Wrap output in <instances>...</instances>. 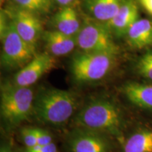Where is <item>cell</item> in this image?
<instances>
[{"label":"cell","mask_w":152,"mask_h":152,"mask_svg":"<svg viewBox=\"0 0 152 152\" xmlns=\"http://www.w3.org/2000/svg\"><path fill=\"white\" fill-rule=\"evenodd\" d=\"M77 128L96 131L107 135L121 136L123 118L116 104L106 99L90 101L74 118Z\"/></svg>","instance_id":"cell-1"},{"label":"cell","mask_w":152,"mask_h":152,"mask_svg":"<svg viewBox=\"0 0 152 152\" xmlns=\"http://www.w3.org/2000/svg\"><path fill=\"white\" fill-rule=\"evenodd\" d=\"M77 99L70 91L56 88L42 90L34 100L33 114L42 123L59 126L75 113Z\"/></svg>","instance_id":"cell-2"},{"label":"cell","mask_w":152,"mask_h":152,"mask_svg":"<svg viewBox=\"0 0 152 152\" xmlns=\"http://www.w3.org/2000/svg\"><path fill=\"white\" fill-rule=\"evenodd\" d=\"M0 18L1 66L9 70L23 68L37 55L36 47L26 42L18 35L4 10L1 11Z\"/></svg>","instance_id":"cell-3"},{"label":"cell","mask_w":152,"mask_h":152,"mask_svg":"<svg viewBox=\"0 0 152 152\" xmlns=\"http://www.w3.org/2000/svg\"><path fill=\"white\" fill-rule=\"evenodd\" d=\"M34 93L30 87L4 83L1 87L0 111L9 126H18L33 113Z\"/></svg>","instance_id":"cell-4"},{"label":"cell","mask_w":152,"mask_h":152,"mask_svg":"<svg viewBox=\"0 0 152 152\" xmlns=\"http://www.w3.org/2000/svg\"><path fill=\"white\" fill-rule=\"evenodd\" d=\"M116 56L106 53H77L71 59L72 75L80 83L100 80L111 71Z\"/></svg>","instance_id":"cell-5"},{"label":"cell","mask_w":152,"mask_h":152,"mask_svg":"<svg viewBox=\"0 0 152 152\" xmlns=\"http://www.w3.org/2000/svg\"><path fill=\"white\" fill-rule=\"evenodd\" d=\"M112 35L105 23L87 19L75 36L77 46L82 52L117 55L119 49Z\"/></svg>","instance_id":"cell-6"},{"label":"cell","mask_w":152,"mask_h":152,"mask_svg":"<svg viewBox=\"0 0 152 152\" xmlns=\"http://www.w3.org/2000/svg\"><path fill=\"white\" fill-rule=\"evenodd\" d=\"M5 12L14 24L18 35L26 42L36 47L42 33V23L36 14L18 6L9 7Z\"/></svg>","instance_id":"cell-7"},{"label":"cell","mask_w":152,"mask_h":152,"mask_svg":"<svg viewBox=\"0 0 152 152\" xmlns=\"http://www.w3.org/2000/svg\"><path fill=\"white\" fill-rule=\"evenodd\" d=\"M71 152H111L109 135L88 129L77 128L68 140Z\"/></svg>","instance_id":"cell-8"},{"label":"cell","mask_w":152,"mask_h":152,"mask_svg":"<svg viewBox=\"0 0 152 152\" xmlns=\"http://www.w3.org/2000/svg\"><path fill=\"white\" fill-rule=\"evenodd\" d=\"M55 58L48 52L37 54L17 73L13 83L18 86L30 87L54 67Z\"/></svg>","instance_id":"cell-9"},{"label":"cell","mask_w":152,"mask_h":152,"mask_svg":"<svg viewBox=\"0 0 152 152\" xmlns=\"http://www.w3.org/2000/svg\"><path fill=\"white\" fill-rule=\"evenodd\" d=\"M137 6L133 0H123L115 16L106 26L112 34L121 37L126 35L130 26L138 20Z\"/></svg>","instance_id":"cell-10"},{"label":"cell","mask_w":152,"mask_h":152,"mask_svg":"<svg viewBox=\"0 0 152 152\" xmlns=\"http://www.w3.org/2000/svg\"><path fill=\"white\" fill-rule=\"evenodd\" d=\"M123 1V0H83V4L93 20L106 23L115 16Z\"/></svg>","instance_id":"cell-11"},{"label":"cell","mask_w":152,"mask_h":152,"mask_svg":"<svg viewBox=\"0 0 152 152\" xmlns=\"http://www.w3.org/2000/svg\"><path fill=\"white\" fill-rule=\"evenodd\" d=\"M44 40L49 53L54 56L69 54L77 46L75 37L65 35L56 30L45 32Z\"/></svg>","instance_id":"cell-12"},{"label":"cell","mask_w":152,"mask_h":152,"mask_svg":"<svg viewBox=\"0 0 152 152\" xmlns=\"http://www.w3.org/2000/svg\"><path fill=\"white\" fill-rule=\"evenodd\" d=\"M127 40L133 48L143 49L152 45V20L138 19L126 33Z\"/></svg>","instance_id":"cell-13"},{"label":"cell","mask_w":152,"mask_h":152,"mask_svg":"<svg viewBox=\"0 0 152 152\" xmlns=\"http://www.w3.org/2000/svg\"><path fill=\"white\" fill-rule=\"evenodd\" d=\"M122 92L131 103L142 109L152 110V85L128 83Z\"/></svg>","instance_id":"cell-14"},{"label":"cell","mask_w":152,"mask_h":152,"mask_svg":"<svg viewBox=\"0 0 152 152\" xmlns=\"http://www.w3.org/2000/svg\"><path fill=\"white\" fill-rule=\"evenodd\" d=\"M56 30L65 35L75 37L81 28L76 11L71 6L64 7L55 14L53 20Z\"/></svg>","instance_id":"cell-15"},{"label":"cell","mask_w":152,"mask_h":152,"mask_svg":"<svg viewBox=\"0 0 152 152\" xmlns=\"http://www.w3.org/2000/svg\"><path fill=\"white\" fill-rule=\"evenodd\" d=\"M124 152H152V131L142 130L125 142Z\"/></svg>","instance_id":"cell-16"},{"label":"cell","mask_w":152,"mask_h":152,"mask_svg":"<svg viewBox=\"0 0 152 152\" xmlns=\"http://www.w3.org/2000/svg\"><path fill=\"white\" fill-rule=\"evenodd\" d=\"M137 68L142 76L152 80V52L145 53L140 58Z\"/></svg>","instance_id":"cell-17"},{"label":"cell","mask_w":152,"mask_h":152,"mask_svg":"<svg viewBox=\"0 0 152 152\" xmlns=\"http://www.w3.org/2000/svg\"><path fill=\"white\" fill-rule=\"evenodd\" d=\"M22 141L26 146V148H31L37 145V140L34 134L33 128H24L20 131Z\"/></svg>","instance_id":"cell-18"},{"label":"cell","mask_w":152,"mask_h":152,"mask_svg":"<svg viewBox=\"0 0 152 152\" xmlns=\"http://www.w3.org/2000/svg\"><path fill=\"white\" fill-rule=\"evenodd\" d=\"M33 130L38 145L45 146L52 143V136L47 131L39 128H33Z\"/></svg>","instance_id":"cell-19"},{"label":"cell","mask_w":152,"mask_h":152,"mask_svg":"<svg viewBox=\"0 0 152 152\" xmlns=\"http://www.w3.org/2000/svg\"><path fill=\"white\" fill-rule=\"evenodd\" d=\"M14 1L16 4V5L20 8L32 11L35 14L42 12L40 7L34 0H14Z\"/></svg>","instance_id":"cell-20"},{"label":"cell","mask_w":152,"mask_h":152,"mask_svg":"<svg viewBox=\"0 0 152 152\" xmlns=\"http://www.w3.org/2000/svg\"><path fill=\"white\" fill-rule=\"evenodd\" d=\"M22 152H58L56 146L52 143L45 146L36 145L31 148H26Z\"/></svg>","instance_id":"cell-21"},{"label":"cell","mask_w":152,"mask_h":152,"mask_svg":"<svg viewBox=\"0 0 152 152\" xmlns=\"http://www.w3.org/2000/svg\"><path fill=\"white\" fill-rule=\"evenodd\" d=\"M40 7L42 12H48L51 8V0H34Z\"/></svg>","instance_id":"cell-22"},{"label":"cell","mask_w":152,"mask_h":152,"mask_svg":"<svg viewBox=\"0 0 152 152\" xmlns=\"http://www.w3.org/2000/svg\"><path fill=\"white\" fill-rule=\"evenodd\" d=\"M140 1L145 11L152 16V0H140Z\"/></svg>","instance_id":"cell-23"},{"label":"cell","mask_w":152,"mask_h":152,"mask_svg":"<svg viewBox=\"0 0 152 152\" xmlns=\"http://www.w3.org/2000/svg\"><path fill=\"white\" fill-rule=\"evenodd\" d=\"M54 1L64 7H66V6H71L75 0H54Z\"/></svg>","instance_id":"cell-24"},{"label":"cell","mask_w":152,"mask_h":152,"mask_svg":"<svg viewBox=\"0 0 152 152\" xmlns=\"http://www.w3.org/2000/svg\"><path fill=\"white\" fill-rule=\"evenodd\" d=\"M0 152H14L9 144H4L1 146Z\"/></svg>","instance_id":"cell-25"}]
</instances>
